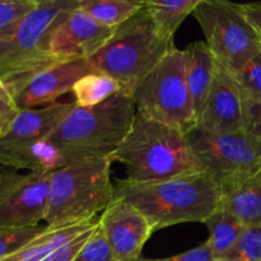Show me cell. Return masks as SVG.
<instances>
[{"label": "cell", "mask_w": 261, "mask_h": 261, "mask_svg": "<svg viewBox=\"0 0 261 261\" xmlns=\"http://www.w3.org/2000/svg\"><path fill=\"white\" fill-rule=\"evenodd\" d=\"M115 196L142 212L153 231L204 223L221 206L222 188L206 171L157 182L115 180Z\"/></svg>", "instance_id": "obj_1"}, {"label": "cell", "mask_w": 261, "mask_h": 261, "mask_svg": "<svg viewBox=\"0 0 261 261\" xmlns=\"http://www.w3.org/2000/svg\"><path fill=\"white\" fill-rule=\"evenodd\" d=\"M110 160L122 163L126 167V180L137 184L205 171L184 133L138 112L126 138Z\"/></svg>", "instance_id": "obj_2"}, {"label": "cell", "mask_w": 261, "mask_h": 261, "mask_svg": "<svg viewBox=\"0 0 261 261\" xmlns=\"http://www.w3.org/2000/svg\"><path fill=\"white\" fill-rule=\"evenodd\" d=\"M135 116V102L126 93L93 107L75 105L48 140L64 153L68 165L110 158L126 138Z\"/></svg>", "instance_id": "obj_3"}, {"label": "cell", "mask_w": 261, "mask_h": 261, "mask_svg": "<svg viewBox=\"0 0 261 261\" xmlns=\"http://www.w3.org/2000/svg\"><path fill=\"white\" fill-rule=\"evenodd\" d=\"M81 0H40L37 8L0 38V79L17 93L33 75L60 64L48 54L56 25L79 7Z\"/></svg>", "instance_id": "obj_4"}, {"label": "cell", "mask_w": 261, "mask_h": 261, "mask_svg": "<svg viewBox=\"0 0 261 261\" xmlns=\"http://www.w3.org/2000/svg\"><path fill=\"white\" fill-rule=\"evenodd\" d=\"M110 158L66 165L53 171L46 226L61 227L96 219L115 198Z\"/></svg>", "instance_id": "obj_5"}, {"label": "cell", "mask_w": 261, "mask_h": 261, "mask_svg": "<svg viewBox=\"0 0 261 261\" xmlns=\"http://www.w3.org/2000/svg\"><path fill=\"white\" fill-rule=\"evenodd\" d=\"M176 46L155 31L145 8L116 28L105 47L91 59L94 70L114 78L130 94Z\"/></svg>", "instance_id": "obj_6"}, {"label": "cell", "mask_w": 261, "mask_h": 261, "mask_svg": "<svg viewBox=\"0 0 261 261\" xmlns=\"http://www.w3.org/2000/svg\"><path fill=\"white\" fill-rule=\"evenodd\" d=\"M138 114L189 134L198 116L189 93L185 54L175 47L153 69L133 93Z\"/></svg>", "instance_id": "obj_7"}, {"label": "cell", "mask_w": 261, "mask_h": 261, "mask_svg": "<svg viewBox=\"0 0 261 261\" xmlns=\"http://www.w3.org/2000/svg\"><path fill=\"white\" fill-rule=\"evenodd\" d=\"M193 15L217 63L232 75L261 53L259 36L242 13L241 4L200 0Z\"/></svg>", "instance_id": "obj_8"}, {"label": "cell", "mask_w": 261, "mask_h": 261, "mask_svg": "<svg viewBox=\"0 0 261 261\" xmlns=\"http://www.w3.org/2000/svg\"><path fill=\"white\" fill-rule=\"evenodd\" d=\"M186 139L204 170L221 188L261 170V143L246 129L212 134L195 127Z\"/></svg>", "instance_id": "obj_9"}, {"label": "cell", "mask_w": 261, "mask_h": 261, "mask_svg": "<svg viewBox=\"0 0 261 261\" xmlns=\"http://www.w3.org/2000/svg\"><path fill=\"white\" fill-rule=\"evenodd\" d=\"M51 173H18L4 167L0 176V229L40 227L47 211Z\"/></svg>", "instance_id": "obj_10"}, {"label": "cell", "mask_w": 261, "mask_h": 261, "mask_svg": "<svg viewBox=\"0 0 261 261\" xmlns=\"http://www.w3.org/2000/svg\"><path fill=\"white\" fill-rule=\"evenodd\" d=\"M115 31L116 28L99 24L78 7L53 31L48 54L58 63L91 60L105 47Z\"/></svg>", "instance_id": "obj_11"}, {"label": "cell", "mask_w": 261, "mask_h": 261, "mask_svg": "<svg viewBox=\"0 0 261 261\" xmlns=\"http://www.w3.org/2000/svg\"><path fill=\"white\" fill-rule=\"evenodd\" d=\"M98 224L117 261L142 256L145 242L154 233L142 212L116 196L102 212Z\"/></svg>", "instance_id": "obj_12"}, {"label": "cell", "mask_w": 261, "mask_h": 261, "mask_svg": "<svg viewBox=\"0 0 261 261\" xmlns=\"http://www.w3.org/2000/svg\"><path fill=\"white\" fill-rule=\"evenodd\" d=\"M245 96L231 73L219 66L213 88L198 119V129L212 134L244 130Z\"/></svg>", "instance_id": "obj_13"}, {"label": "cell", "mask_w": 261, "mask_h": 261, "mask_svg": "<svg viewBox=\"0 0 261 261\" xmlns=\"http://www.w3.org/2000/svg\"><path fill=\"white\" fill-rule=\"evenodd\" d=\"M92 71L94 68L89 60L60 63L40 71L14 94L18 109H38L55 103L59 97L71 92L82 76Z\"/></svg>", "instance_id": "obj_14"}, {"label": "cell", "mask_w": 261, "mask_h": 261, "mask_svg": "<svg viewBox=\"0 0 261 261\" xmlns=\"http://www.w3.org/2000/svg\"><path fill=\"white\" fill-rule=\"evenodd\" d=\"M68 165L64 153L48 139L9 140L0 138V167L53 172Z\"/></svg>", "instance_id": "obj_15"}, {"label": "cell", "mask_w": 261, "mask_h": 261, "mask_svg": "<svg viewBox=\"0 0 261 261\" xmlns=\"http://www.w3.org/2000/svg\"><path fill=\"white\" fill-rule=\"evenodd\" d=\"M185 73L189 93L195 109L196 116H200L209 93L213 88L219 64L214 59L205 41H196L184 48Z\"/></svg>", "instance_id": "obj_16"}, {"label": "cell", "mask_w": 261, "mask_h": 261, "mask_svg": "<svg viewBox=\"0 0 261 261\" xmlns=\"http://www.w3.org/2000/svg\"><path fill=\"white\" fill-rule=\"evenodd\" d=\"M74 107V102H55L38 109L20 110L9 133L3 139H48Z\"/></svg>", "instance_id": "obj_17"}, {"label": "cell", "mask_w": 261, "mask_h": 261, "mask_svg": "<svg viewBox=\"0 0 261 261\" xmlns=\"http://www.w3.org/2000/svg\"><path fill=\"white\" fill-rule=\"evenodd\" d=\"M97 224H98V219L96 218L83 222V223L69 224V226H45L43 231L35 239L31 240L13 254L3 257L0 261H42L58 251L59 249L65 246L66 244L73 241L81 233L96 227Z\"/></svg>", "instance_id": "obj_18"}, {"label": "cell", "mask_w": 261, "mask_h": 261, "mask_svg": "<svg viewBox=\"0 0 261 261\" xmlns=\"http://www.w3.org/2000/svg\"><path fill=\"white\" fill-rule=\"evenodd\" d=\"M221 206L236 216L245 226H261V170L222 186Z\"/></svg>", "instance_id": "obj_19"}, {"label": "cell", "mask_w": 261, "mask_h": 261, "mask_svg": "<svg viewBox=\"0 0 261 261\" xmlns=\"http://www.w3.org/2000/svg\"><path fill=\"white\" fill-rule=\"evenodd\" d=\"M204 224L209 232L208 240L204 244L217 260L228 259L236 249L246 226L222 206H219Z\"/></svg>", "instance_id": "obj_20"}, {"label": "cell", "mask_w": 261, "mask_h": 261, "mask_svg": "<svg viewBox=\"0 0 261 261\" xmlns=\"http://www.w3.org/2000/svg\"><path fill=\"white\" fill-rule=\"evenodd\" d=\"M199 3L200 0H147L144 8L155 31L166 40L173 41L178 27Z\"/></svg>", "instance_id": "obj_21"}, {"label": "cell", "mask_w": 261, "mask_h": 261, "mask_svg": "<svg viewBox=\"0 0 261 261\" xmlns=\"http://www.w3.org/2000/svg\"><path fill=\"white\" fill-rule=\"evenodd\" d=\"M143 0H81L79 8L99 24L117 28L144 8Z\"/></svg>", "instance_id": "obj_22"}, {"label": "cell", "mask_w": 261, "mask_h": 261, "mask_svg": "<svg viewBox=\"0 0 261 261\" xmlns=\"http://www.w3.org/2000/svg\"><path fill=\"white\" fill-rule=\"evenodd\" d=\"M71 93L78 107H93L122 93V88L114 78L94 70L82 76L74 84Z\"/></svg>", "instance_id": "obj_23"}, {"label": "cell", "mask_w": 261, "mask_h": 261, "mask_svg": "<svg viewBox=\"0 0 261 261\" xmlns=\"http://www.w3.org/2000/svg\"><path fill=\"white\" fill-rule=\"evenodd\" d=\"M38 3L40 0H0V38L12 32Z\"/></svg>", "instance_id": "obj_24"}, {"label": "cell", "mask_w": 261, "mask_h": 261, "mask_svg": "<svg viewBox=\"0 0 261 261\" xmlns=\"http://www.w3.org/2000/svg\"><path fill=\"white\" fill-rule=\"evenodd\" d=\"M233 78L246 98L261 102V53L250 59Z\"/></svg>", "instance_id": "obj_25"}, {"label": "cell", "mask_w": 261, "mask_h": 261, "mask_svg": "<svg viewBox=\"0 0 261 261\" xmlns=\"http://www.w3.org/2000/svg\"><path fill=\"white\" fill-rule=\"evenodd\" d=\"M71 261H117L99 224Z\"/></svg>", "instance_id": "obj_26"}, {"label": "cell", "mask_w": 261, "mask_h": 261, "mask_svg": "<svg viewBox=\"0 0 261 261\" xmlns=\"http://www.w3.org/2000/svg\"><path fill=\"white\" fill-rule=\"evenodd\" d=\"M228 259L261 261V226H246L236 249Z\"/></svg>", "instance_id": "obj_27"}, {"label": "cell", "mask_w": 261, "mask_h": 261, "mask_svg": "<svg viewBox=\"0 0 261 261\" xmlns=\"http://www.w3.org/2000/svg\"><path fill=\"white\" fill-rule=\"evenodd\" d=\"M43 228L45 227L40 226L32 228L0 229V260L24 246L27 242L40 234Z\"/></svg>", "instance_id": "obj_28"}, {"label": "cell", "mask_w": 261, "mask_h": 261, "mask_svg": "<svg viewBox=\"0 0 261 261\" xmlns=\"http://www.w3.org/2000/svg\"><path fill=\"white\" fill-rule=\"evenodd\" d=\"M19 112L14 94L9 86L0 79V138H4L9 133Z\"/></svg>", "instance_id": "obj_29"}, {"label": "cell", "mask_w": 261, "mask_h": 261, "mask_svg": "<svg viewBox=\"0 0 261 261\" xmlns=\"http://www.w3.org/2000/svg\"><path fill=\"white\" fill-rule=\"evenodd\" d=\"M97 226H98V224H97ZM96 227H93V228H91V229H88V231L81 233L78 237H75L73 241H70L69 244H66L65 246H63L61 249H59L58 251H55L54 254H51L50 256H47L45 260H42V261H71L74 257H75V255L78 254L79 250L83 247V245L86 244V241L88 240V237L91 236V233L94 231V228H96Z\"/></svg>", "instance_id": "obj_30"}, {"label": "cell", "mask_w": 261, "mask_h": 261, "mask_svg": "<svg viewBox=\"0 0 261 261\" xmlns=\"http://www.w3.org/2000/svg\"><path fill=\"white\" fill-rule=\"evenodd\" d=\"M133 261H217L211 250L208 249L205 244H201L200 246L191 249L182 254L173 255L170 257H160V259H150V257H138Z\"/></svg>", "instance_id": "obj_31"}, {"label": "cell", "mask_w": 261, "mask_h": 261, "mask_svg": "<svg viewBox=\"0 0 261 261\" xmlns=\"http://www.w3.org/2000/svg\"><path fill=\"white\" fill-rule=\"evenodd\" d=\"M245 99V129L261 143V102L252 101L246 97Z\"/></svg>", "instance_id": "obj_32"}, {"label": "cell", "mask_w": 261, "mask_h": 261, "mask_svg": "<svg viewBox=\"0 0 261 261\" xmlns=\"http://www.w3.org/2000/svg\"><path fill=\"white\" fill-rule=\"evenodd\" d=\"M241 10L250 22V24L256 31L261 41V3H249L241 4Z\"/></svg>", "instance_id": "obj_33"}, {"label": "cell", "mask_w": 261, "mask_h": 261, "mask_svg": "<svg viewBox=\"0 0 261 261\" xmlns=\"http://www.w3.org/2000/svg\"><path fill=\"white\" fill-rule=\"evenodd\" d=\"M217 261H242L239 259H223V260H217Z\"/></svg>", "instance_id": "obj_34"}, {"label": "cell", "mask_w": 261, "mask_h": 261, "mask_svg": "<svg viewBox=\"0 0 261 261\" xmlns=\"http://www.w3.org/2000/svg\"><path fill=\"white\" fill-rule=\"evenodd\" d=\"M3 170H4V167H0V176H2V173H3Z\"/></svg>", "instance_id": "obj_35"}]
</instances>
